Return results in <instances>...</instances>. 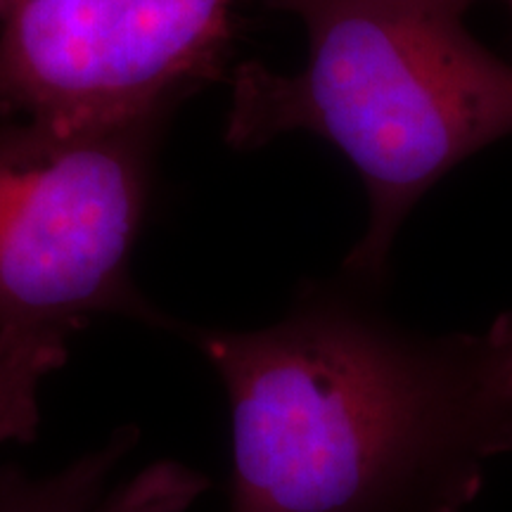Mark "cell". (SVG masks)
I'll use <instances>...</instances> for the list:
<instances>
[{
    "label": "cell",
    "mask_w": 512,
    "mask_h": 512,
    "mask_svg": "<svg viewBox=\"0 0 512 512\" xmlns=\"http://www.w3.org/2000/svg\"><path fill=\"white\" fill-rule=\"evenodd\" d=\"M432 3L444 5V8H451V10H456V12H460V15H463V12L470 8L472 3H477V0H432Z\"/></svg>",
    "instance_id": "52a82bcc"
},
{
    "label": "cell",
    "mask_w": 512,
    "mask_h": 512,
    "mask_svg": "<svg viewBox=\"0 0 512 512\" xmlns=\"http://www.w3.org/2000/svg\"><path fill=\"white\" fill-rule=\"evenodd\" d=\"M166 117L60 133L0 117V330L81 332L98 316L157 330L131 259L155 190Z\"/></svg>",
    "instance_id": "3957f363"
},
{
    "label": "cell",
    "mask_w": 512,
    "mask_h": 512,
    "mask_svg": "<svg viewBox=\"0 0 512 512\" xmlns=\"http://www.w3.org/2000/svg\"><path fill=\"white\" fill-rule=\"evenodd\" d=\"M238 0H0V117L60 133L169 117L226 69Z\"/></svg>",
    "instance_id": "277c9868"
},
{
    "label": "cell",
    "mask_w": 512,
    "mask_h": 512,
    "mask_svg": "<svg viewBox=\"0 0 512 512\" xmlns=\"http://www.w3.org/2000/svg\"><path fill=\"white\" fill-rule=\"evenodd\" d=\"M74 332L0 330V444H29L41 425V389L69 361Z\"/></svg>",
    "instance_id": "8992f818"
},
{
    "label": "cell",
    "mask_w": 512,
    "mask_h": 512,
    "mask_svg": "<svg viewBox=\"0 0 512 512\" xmlns=\"http://www.w3.org/2000/svg\"><path fill=\"white\" fill-rule=\"evenodd\" d=\"M304 24L297 74L233 72L226 143L264 147L306 131L337 147L368 192V226L342 271L375 287L425 192L512 136V64L432 0H261Z\"/></svg>",
    "instance_id": "7a4b0ae2"
},
{
    "label": "cell",
    "mask_w": 512,
    "mask_h": 512,
    "mask_svg": "<svg viewBox=\"0 0 512 512\" xmlns=\"http://www.w3.org/2000/svg\"><path fill=\"white\" fill-rule=\"evenodd\" d=\"M363 290L344 275L264 328H185L228 396V512H470L512 456V311L427 335Z\"/></svg>",
    "instance_id": "6da1fadb"
},
{
    "label": "cell",
    "mask_w": 512,
    "mask_h": 512,
    "mask_svg": "<svg viewBox=\"0 0 512 512\" xmlns=\"http://www.w3.org/2000/svg\"><path fill=\"white\" fill-rule=\"evenodd\" d=\"M140 441L124 425L60 470L31 475L22 467L0 470V512H185L207 494L209 479L178 460H155L117 477Z\"/></svg>",
    "instance_id": "5b68a950"
}]
</instances>
